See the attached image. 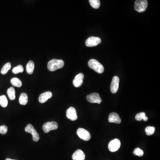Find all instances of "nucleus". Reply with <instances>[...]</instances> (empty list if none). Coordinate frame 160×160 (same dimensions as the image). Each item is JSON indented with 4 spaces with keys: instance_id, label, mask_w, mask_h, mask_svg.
<instances>
[{
    "instance_id": "f257e3e1",
    "label": "nucleus",
    "mask_w": 160,
    "mask_h": 160,
    "mask_svg": "<svg viewBox=\"0 0 160 160\" xmlns=\"http://www.w3.org/2000/svg\"><path fill=\"white\" fill-rule=\"evenodd\" d=\"M64 64L65 63L63 60L54 59L49 61L47 67L49 71L53 72L63 68Z\"/></svg>"
},
{
    "instance_id": "f03ea898",
    "label": "nucleus",
    "mask_w": 160,
    "mask_h": 160,
    "mask_svg": "<svg viewBox=\"0 0 160 160\" xmlns=\"http://www.w3.org/2000/svg\"><path fill=\"white\" fill-rule=\"evenodd\" d=\"M88 66L90 68L98 74H102L104 72V67L95 59H92L89 60L88 62Z\"/></svg>"
},
{
    "instance_id": "7ed1b4c3",
    "label": "nucleus",
    "mask_w": 160,
    "mask_h": 160,
    "mask_svg": "<svg viewBox=\"0 0 160 160\" xmlns=\"http://www.w3.org/2000/svg\"><path fill=\"white\" fill-rule=\"evenodd\" d=\"M148 5L146 0H136L135 2L134 9L137 12L142 13L146 10Z\"/></svg>"
},
{
    "instance_id": "20e7f679",
    "label": "nucleus",
    "mask_w": 160,
    "mask_h": 160,
    "mask_svg": "<svg viewBox=\"0 0 160 160\" xmlns=\"http://www.w3.org/2000/svg\"><path fill=\"white\" fill-rule=\"evenodd\" d=\"M76 134L81 139L85 141H88L91 139V136L90 133L84 129L81 128L78 129L76 131Z\"/></svg>"
},
{
    "instance_id": "39448f33",
    "label": "nucleus",
    "mask_w": 160,
    "mask_h": 160,
    "mask_svg": "<svg viewBox=\"0 0 160 160\" xmlns=\"http://www.w3.org/2000/svg\"><path fill=\"white\" fill-rule=\"evenodd\" d=\"M25 131L27 133H30L33 136L34 141L37 142L40 139L39 134L36 132L34 127L31 124H28L25 128Z\"/></svg>"
},
{
    "instance_id": "423d86ee",
    "label": "nucleus",
    "mask_w": 160,
    "mask_h": 160,
    "mask_svg": "<svg viewBox=\"0 0 160 160\" xmlns=\"http://www.w3.org/2000/svg\"><path fill=\"white\" fill-rule=\"evenodd\" d=\"M101 38L96 36H90L89 37L86 41V46L87 47H94L101 43Z\"/></svg>"
},
{
    "instance_id": "0eeeda50",
    "label": "nucleus",
    "mask_w": 160,
    "mask_h": 160,
    "mask_svg": "<svg viewBox=\"0 0 160 160\" xmlns=\"http://www.w3.org/2000/svg\"><path fill=\"white\" fill-rule=\"evenodd\" d=\"M86 99L89 102L91 103H97L100 104L102 101L99 94L94 93L90 94L86 96Z\"/></svg>"
},
{
    "instance_id": "6e6552de",
    "label": "nucleus",
    "mask_w": 160,
    "mask_h": 160,
    "mask_svg": "<svg viewBox=\"0 0 160 160\" xmlns=\"http://www.w3.org/2000/svg\"><path fill=\"white\" fill-rule=\"evenodd\" d=\"M57 123L55 121L47 122L43 125V130L45 133H48L51 130H56L58 128Z\"/></svg>"
},
{
    "instance_id": "1a4fd4ad",
    "label": "nucleus",
    "mask_w": 160,
    "mask_h": 160,
    "mask_svg": "<svg viewBox=\"0 0 160 160\" xmlns=\"http://www.w3.org/2000/svg\"><path fill=\"white\" fill-rule=\"evenodd\" d=\"M121 144V142L119 139H114L109 144V149L111 152H116L120 149Z\"/></svg>"
},
{
    "instance_id": "9d476101",
    "label": "nucleus",
    "mask_w": 160,
    "mask_h": 160,
    "mask_svg": "<svg viewBox=\"0 0 160 160\" xmlns=\"http://www.w3.org/2000/svg\"><path fill=\"white\" fill-rule=\"evenodd\" d=\"M119 81L120 79L117 76H114L112 79L110 86V90L111 93L116 94L118 91L119 88Z\"/></svg>"
},
{
    "instance_id": "9b49d317",
    "label": "nucleus",
    "mask_w": 160,
    "mask_h": 160,
    "mask_svg": "<svg viewBox=\"0 0 160 160\" xmlns=\"http://www.w3.org/2000/svg\"><path fill=\"white\" fill-rule=\"evenodd\" d=\"M66 116L68 119L72 121L77 120V115L75 109L73 107H70L66 111Z\"/></svg>"
},
{
    "instance_id": "f8f14e48",
    "label": "nucleus",
    "mask_w": 160,
    "mask_h": 160,
    "mask_svg": "<svg viewBox=\"0 0 160 160\" xmlns=\"http://www.w3.org/2000/svg\"><path fill=\"white\" fill-rule=\"evenodd\" d=\"M84 75L82 73H80L76 76L73 80V85L75 87L78 88L81 86L83 84Z\"/></svg>"
},
{
    "instance_id": "ddd939ff",
    "label": "nucleus",
    "mask_w": 160,
    "mask_h": 160,
    "mask_svg": "<svg viewBox=\"0 0 160 160\" xmlns=\"http://www.w3.org/2000/svg\"><path fill=\"white\" fill-rule=\"evenodd\" d=\"M53 94L50 91H47L45 93H42L40 95L39 97V101L41 103H44L47 101L49 99L52 97Z\"/></svg>"
},
{
    "instance_id": "4468645a",
    "label": "nucleus",
    "mask_w": 160,
    "mask_h": 160,
    "mask_svg": "<svg viewBox=\"0 0 160 160\" xmlns=\"http://www.w3.org/2000/svg\"><path fill=\"white\" fill-rule=\"evenodd\" d=\"M110 123H114L120 124L121 121L119 115L116 113H112L109 114L108 119Z\"/></svg>"
},
{
    "instance_id": "2eb2a0df",
    "label": "nucleus",
    "mask_w": 160,
    "mask_h": 160,
    "mask_svg": "<svg viewBox=\"0 0 160 160\" xmlns=\"http://www.w3.org/2000/svg\"><path fill=\"white\" fill-rule=\"evenodd\" d=\"M85 157L86 156L85 154L81 149H77L72 156L73 160H85Z\"/></svg>"
},
{
    "instance_id": "dca6fc26",
    "label": "nucleus",
    "mask_w": 160,
    "mask_h": 160,
    "mask_svg": "<svg viewBox=\"0 0 160 160\" xmlns=\"http://www.w3.org/2000/svg\"><path fill=\"white\" fill-rule=\"evenodd\" d=\"M28 101V96L26 93H22L19 97V102L20 104L25 106L27 104Z\"/></svg>"
},
{
    "instance_id": "f3484780",
    "label": "nucleus",
    "mask_w": 160,
    "mask_h": 160,
    "mask_svg": "<svg viewBox=\"0 0 160 160\" xmlns=\"http://www.w3.org/2000/svg\"><path fill=\"white\" fill-rule=\"evenodd\" d=\"M35 65L34 61H29L26 65V72L29 74H32L34 73Z\"/></svg>"
},
{
    "instance_id": "a211bd4d",
    "label": "nucleus",
    "mask_w": 160,
    "mask_h": 160,
    "mask_svg": "<svg viewBox=\"0 0 160 160\" xmlns=\"http://www.w3.org/2000/svg\"><path fill=\"white\" fill-rule=\"evenodd\" d=\"M135 119L138 121H141V120H143L144 121H146L148 120V118L145 113L141 112V113H138L136 115Z\"/></svg>"
},
{
    "instance_id": "6ab92c4d",
    "label": "nucleus",
    "mask_w": 160,
    "mask_h": 160,
    "mask_svg": "<svg viewBox=\"0 0 160 160\" xmlns=\"http://www.w3.org/2000/svg\"><path fill=\"white\" fill-rule=\"evenodd\" d=\"M11 84L14 86L20 88L22 86V82L19 78L14 77L10 81Z\"/></svg>"
},
{
    "instance_id": "aec40b11",
    "label": "nucleus",
    "mask_w": 160,
    "mask_h": 160,
    "mask_svg": "<svg viewBox=\"0 0 160 160\" xmlns=\"http://www.w3.org/2000/svg\"><path fill=\"white\" fill-rule=\"evenodd\" d=\"M8 96L11 100H14L16 98V92L13 87H10L7 90Z\"/></svg>"
},
{
    "instance_id": "412c9836",
    "label": "nucleus",
    "mask_w": 160,
    "mask_h": 160,
    "mask_svg": "<svg viewBox=\"0 0 160 160\" xmlns=\"http://www.w3.org/2000/svg\"><path fill=\"white\" fill-rule=\"evenodd\" d=\"M8 104L7 98L5 95H1L0 96V105L2 107L6 108Z\"/></svg>"
},
{
    "instance_id": "4be33fe9",
    "label": "nucleus",
    "mask_w": 160,
    "mask_h": 160,
    "mask_svg": "<svg viewBox=\"0 0 160 160\" xmlns=\"http://www.w3.org/2000/svg\"><path fill=\"white\" fill-rule=\"evenodd\" d=\"M11 68V63L9 62H7L6 63L4 66H3L2 68L1 69V73L2 74H6L8 73L9 71L10 70Z\"/></svg>"
},
{
    "instance_id": "5701e85b",
    "label": "nucleus",
    "mask_w": 160,
    "mask_h": 160,
    "mask_svg": "<svg viewBox=\"0 0 160 160\" xmlns=\"http://www.w3.org/2000/svg\"><path fill=\"white\" fill-rule=\"evenodd\" d=\"M89 3L92 7L95 9L99 8L101 5V2L99 0H89Z\"/></svg>"
},
{
    "instance_id": "b1692460",
    "label": "nucleus",
    "mask_w": 160,
    "mask_h": 160,
    "mask_svg": "<svg viewBox=\"0 0 160 160\" xmlns=\"http://www.w3.org/2000/svg\"><path fill=\"white\" fill-rule=\"evenodd\" d=\"M23 71H24V68L21 65H18L17 66L14 68L12 70V72L15 74L20 73H22Z\"/></svg>"
},
{
    "instance_id": "393cba45",
    "label": "nucleus",
    "mask_w": 160,
    "mask_h": 160,
    "mask_svg": "<svg viewBox=\"0 0 160 160\" xmlns=\"http://www.w3.org/2000/svg\"><path fill=\"white\" fill-rule=\"evenodd\" d=\"M155 128L153 126L147 127L145 129L146 134L148 136H150L153 135L154 133Z\"/></svg>"
},
{
    "instance_id": "a878e982",
    "label": "nucleus",
    "mask_w": 160,
    "mask_h": 160,
    "mask_svg": "<svg viewBox=\"0 0 160 160\" xmlns=\"http://www.w3.org/2000/svg\"><path fill=\"white\" fill-rule=\"evenodd\" d=\"M134 154L138 156H142L144 154V152L142 149L139 148H136L133 152Z\"/></svg>"
},
{
    "instance_id": "bb28decb",
    "label": "nucleus",
    "mask_w": 160,
    "mask_h": 160,
    "mask_svg": "<svg viewBox=\"0 0 160 160\" xmlns=\"http://www.w3.org/2000/svg\"><path fill=\"white\" fill-rule=\"evenodd\" d=\"M6 160H13V159H10V158H6Z\"/></svg>"
},
{
    "instance_id": "cd10ccee",
    "label": "nucleus",
    "mask_w": 160,
    "mask_h": 160,
    "mask_svg": "<svg viewBox=\"0 0 160 160\" xmlns=\"http://www.w3.org/2000/svg\"><path fill=\"white\" fill-rule=\"evenodd\" d=\"M0 134H1V126H0Z\"/></svg>"
}]
</instances>
